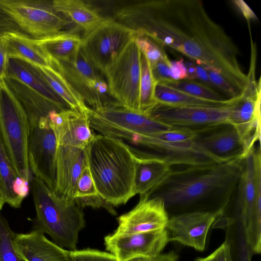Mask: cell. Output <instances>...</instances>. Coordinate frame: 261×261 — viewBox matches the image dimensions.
<instances>
[{
    "label": "cell",
    "instance_id": "obj_34",
    "mask_svg": "<svg viewBox=\"0 0 261 261\" xmlns=\"http://www.w3.org/2000/svg\"><path fill=\"white\" fill-rule=\"evenodd\" d=\"M97 195L99 194L87 162L79 178L74 198L90 197Z\"/></svg>",
    "mask_w": 261,
    "mask_h": 261
},
{
    "label": "cell",
    "instance_id": "obj_27",
    "mask_svg": "<svg viewBox=\"0 0 261 261\" xmlns=\"http://www.w3.org/2000/svg\"><path fill=\"white\" fill-rule=\"evenodd\" d=\"M155 98L158 103L178 107H223L231 105L241 97L215 101L199 98L170 87L163 83L156 84Z\"/></svg>",
    "mask_w": 261,
    "mask_h": 261
},
{
    "label": "cell",
    "instance_id": "obj_49",
    "mask_svg": "<svg viewBox=\"0 0 261 261\" xmlns=\"http://www.w3.org/2000/svg\"><path fill=\"white\" fill-rule=\"evenodd\" d=\"M7 31H13L9 28L0 24V35Z\"/></svg>",
    "mask_w": 261,
    "mask_h": 261
},
{
    "label": "cell",
    "instance_id": "obj_30",
    "mask_svg": "<svg viewBox=\"0 0 261 261\" xmlns=\"http://www.w3.org/2000/svg\"><path fill=\"white\" fill-rule=\"evenodd\" d=\"M156 84L152 75L149 62L142 53L139 92L140 112L149 115L151 110L158 103L154 96Z\"/></svg>",
    "mask_w": 261,
    "mask_h": 261
},
{
    "label": "cell",
    "instance_id": "obj_26",
    "mask_svg": "<svg viewBox=\"0 0 261 261\" xmlns=\"http://www.w3.org/2000/svg\"><path fill=\"white\" fill-rule=\"evenodd\" d=\"M29 64L37 75L67 105L70 109L86 113L88 107L57 70L53 67H42Z\"/></svg>",
    "mask_w": 261,
    "mask_h": 261
},
{
    "label": "cell",
    "instance_id": "obj_37",
    "mask_svg": "<svg viewBox=\"0 0 261 261\" xmlns=\"http://www.w3.org/2000/svg\"><path fill=\"white\" fill-rule=\"evenodd\" d=\"M73 201L76 204L82 208L86 206L93 208H102L112 215H117V212L113 207L114 206L106 201L99 195L87 197L76 198H74Z\"/></svg>",
    "mask_w": 261,
    "mask_h": 261
},
{
    "label": "cell",
    "instance_id": "obj_45",
    "mask_svg": "<svg viewBox=\"0 0 261 261\" xmlns=\"http://www.w3.org/2000/svg\"><path fill=\"white\" fill-rule=\"evenodd\" d=\"M0 24L9 28L13 31L20 32L17 25L1 8H0Z\"/></svg>",
    "mask_w": 261,
    "mask_h": 261
},
{
    "label": "cell",
    "instance_id": "obj_35",
    "mask_svg": "<svg viewBox=\"0 0 261 261\" xmlns=\"http://www.w3.org/2000/svg\"><path fill=\"white\" fill-rule=\"evenodd\" d=\"M70 256L72 261H117L110 253L90 248L70 251Z\"/></svg>",
    "mask_w": 261,
    "mask_h": 261
},
{
    "label": "cell",
    "instance_id": "obj_19",
    "mask_svg": "<svg viewBox=\"0 0 261 261\" xmlns=\"http://www.w3.org/2000/svg\"><path fill=\"white\" fill-rule=\"evenodd\" d=\"M87 164L86 148L57 145L54 193L67 202L73 201L79 178Z\"/></svg>",
    "mask_w": 261,
    "mask_h": 261
},
{
    "label": "cell",
    "instance_id": "obj_24",
    "mask_svg": "<svg viewBox=\"0 0 261 261\" xmlns=\"http://www.w3.org/2000/svg\"><path fill=\"white\" fill-rule=\"evenodd\" d=\"M197 140L206 150L221 159L231 161L245 158L243 142L232 125L199 134Z\"/></svg>",
    "mask_w": 261,
    "mask_h": 261
},
{
    "label": "cell",
    "instance_id": "obj_38",
    "mask_svg": "<svg viewBox=\"0 0 261 261\" xmlns=\"http://www.w3.org/2000/svg\"><path fill=\"white\" fill-rule=\"evenodd\" d=\"M171 61L169 58L162 59L150 66L153 78L157 83H165L173 80L171 77Z\"/></svg>",
    "mask_w": 261,
    "mask_h": 261
},
{
    "label": "cell",
    "instance_id": "obj_32",
    "mask_svg": "<svg viewBox=\"0 0 261 261\" xmlns=\"http://www.w3.org/2000/svg\"><path fill=\"white\" fill-rule=\"evenodd\" d=\"M15 234L7 221L0 214V261H24L15 248Z\"/></svg>",
    "mask_w": 261,
    "mask_h": 261
},
{
    "label": "cell",
    "instance_id": "obj_2",
    "mask_svg": "<svg viewBox=\"0 0 261 261\" xmlns=\"http://www.w3.org/2000/svg\"><path fill=\"white\" fill-rule=\"evenodd\" d=\"M243 167V160L235 159L173 170L154 196L163 199L167 211L182 213L195 211L196 207L197 211L199 206L203 211V205L207 211L206 204L212 203L225 210L237 189Z\"/></svg>",
    "mask_w": 261,
    "mask_h": 261
},
{
    "label": "cell",
    "instance_id": "obj_44",
    "mask_svg": "<svg viewBox=\"0 0 261 261\" xmlns=\"http://www.w3.org/2000/svg\"><path fill=\"white\" fill-rule=\"evenodd\" d=\"M195 66L196 68L197 79H198L200 81V82L210 87H213L214 89L207 73L204 68L201 65L196 64L195 63Z\"/></svg>",
    "mask_w": 261,
    "mask_h": 261
},
{
    "label": "cell",
    "instance_id": "obj_4",
    "mask_svg": "<svg viewBox=\"0 0 261 261\" xmlns=\"http://www.w3.org/2000/svg\"><path fill=\"white\" fill-rule=\"evenodd\" d=\"M36 213V228L60 247L77 250L79 234L86 226L83 208L58 196L39 178L30 181Z\"/></svg>",
    "mask_w": 261,
    "mask_h": 261
},
{
    "label": "cell",
    "instance_id": "obj_17",
    "mask_svg": "<svg viewBox=\"0 0 261 261\" xmlns=\"http://www.w3.org/2000/svg\"><path fill=\"white\" fill-rule=\"evenodd\" d=\"M224 210L192 211L176 214L169 218L166 229L170 242L174 241L196 250L205 249L210 228Z\"/></svg>",
    "mask_w": 261,
    "mask_h": 261
},
{
    "label": "cell",
    "instance_id": "obj_20",
    "mask_svg": "<svg viewBox=\"0 0 261 261\" xmlns=\"http://www.w3.org/2000/svg\"><path fill=\"white\" fill-rule=\"evenodd\" d=\"M49 121L57 145L84 149L95 136L86 113L67 109L54 113Z\"/></svg>",
    "mask_w": 261,
    "mask_h": 261
},
{
    "label": "cell",
    "instance_id": "obj_28",
    "mask_svg": "<svg viewBox=\"0 0 261 261\" xmlns=\"http://www.w3.org/2000/svg\"><path fill=\"white\" fill-rule=\"evenodd\" d=\"M35 40L52 59L57 60L72 58L78 53L82 44V37L74 31H67Z\"/></svg>",
    "mask_w": 261,
    "mask_h": 261
},
{
    "label": "cell",
    "instance_id": "obj_7",
    "mask_svg": "<svg viewBox=\"0 0 261 261\" xmlns=\"http://www.w3.org/2000/svg\"><path fill=\"white\" fill-rule=\"evenodd\" d=\"M4 80L23 105L30 123L47 117L52 111L70 109L24 61L9 58Z\"/></svg>",
    "mask_w": 261,
    "mask_h": 261
},
{
    "label": "cell",
    "instance_id": "obj_42",
    "mask_svg": "<svg viewBox=\"0 0 261 261\" xmlns=\"http://www.w3.org/2000/svg\"><path fill=\"white\" fill-rule=\"evenodd\" d=\"M233 2L246 18L248 24L250 23V20L257 19L255 13L245 2L242 0H235Z\"/></svg>",
    "mask_w": 261,
    "mask_h": 261
},
{
    "label": "cell",
    "instance_id": "obj_3",
    "mask_svg": "<svg viewBox=\"0 0 261 261\" xmlns=\"http://www.w3.org/2000/svg\"><path fill=\"white\" fill-rule=\"evenodd\" d=\"M88 165L98 194L113 206L135 196V158L123 141L95 135L86 148Z\"/></svg>",
    "mask_w": 261,
    "mask_h": 261
},
{
    "label": "cell",
    "instance_id": "obj_33",
    "mask_svg": "<svg viewBox=\"0 0 261 261\" xmlns=\"http://www.w3.org/2000/svg\"><path fill=\"white\" fill-rule=\"evenodd\" d=\"M133 38L141 53L148 60L151 67L159 61L168 58L164 48L148 37L134 35Z\"/></svg>",
    "mask_w": 261,
    "mask_h": 261
},
{
    "label": "cell",
    "instance_id": "obj_29",
    "mask_svg": "<svg viewBox=\"0 0 261 261\" xmlns=\"http://www.w3.org/2000/svg\"><path fill=\"white\" fill-rule=\"evenodd\" d=\"M17 177L0 135V187L5 203L16 208H19L22 203L12 190L13 183Z\"/></svg>",
    "mask_w": 261,
    "mask_h": 261
},
{
    "label": "cell",
    "instance_id": "obj_31",
    "mask_svg": "<svg viewBox=\"0 0 261 261\" xmlns=\"http://www.w3.org/2000/svg\"><path fill=\"white\" fill-rule=\"evenodd\" d=\"M163 84L191 95L205 99L223 101L226 99L213 88L195 80H171Z\"/></svg>",
    "mask_w": 261,
    "mask_h": 261
},
{
    "label": "cell",
    "instance_id": "obj_47",
    "mask_svg": "<svg viewBox=\"0 0 261 261\" xmlns=\"http://www.w3.org/2000/svg\"><path fill=\"white\" fill-rule=\"evenodd\" d=\"M152 261H178L177 255L173 251L161 253Z\"/></svg>",
    "mask_w": 261,
    "mask_h": 261
},
{
    "label": "cell",
    "instance_id": "obj_23",
    "mask_svg": "<svg viewBox=\"0 0 261 261\" xmlns=\"http://www.w3.org/2000/svg\"><path fill=\"white\" fill-rule=\"evenodd\" d=\"M0 41L9 58H15L42 67H53V59L36 40L18 31L0 35Z\"/></svg>",
    "mask_w": 261,
    "mask_h": 261
},
{
    "label": "cell",
    "instance_id": "obj_11",
    "mask_svg": "<svg viewBox=\"0 0 261 261\" xmlns=\"http://www.w3.org/2000/svg\"><path fill=\"white\" fill-rule=\"evenodd\" d=\"M53 68L64 76L89 108L100 109L115 100L102 74L90 62L82 47L70 59H53Z\"/></svg>",
    "mask_w": 261,
    "mask_h": 261
},
{
    "label": "cell",
    "instance_id": "obj_36",
    "mask_svg": "<svg viewBox=\"0 0 261 261\" xmlns=\"http://www.w3.org/2000/svg\"><path fill=\"white\" fill-rule=\"evenodd\" d=\"M206 71L213 88L222 92L227 99H233L241 96L233 87L219 73L216 71L203 66Z\"/></svg>",
    "mask_w": 261,
    "mask_h": 261
},
{
    "label": "cell",
    "instance_id": "obj_43",
    "mask_svg": "<svg viewBox=\"0 0 261 261\" xmlns=\"http://www.w3.org/2000/svg\"><path fill=\"white\" fill-rule=\"evenodd\" d=\"M9 58L6 51L0 41V79L4 80L6 76Z\"/></svg>",
    "mask_w": 261,
    "mask_h": 261
},
{
    "label": "cell",
    "instance_id": "obj_40",
    "mask_svg": "<svg viewBox=\"0 0 261 261\" xmlns=\"http://www.w3.org/2000/svg\"><path fill=\"white\" fill-rule=\"evenodd\" d=\"M170 71L173 80H183L188 78L187 70L183 58L171 61Z\"/></svg>",
    "mask_w": 261,
    "mask_h": 261
},
{
    "label": "cell",
    "instance_id": "obj_14",
    "mask_svg": "<svg viewBox=\"0 0 261 261\" xmlns=\"http://www.w3.org/2000/svg\"><path fill=\"white\" fill-rule=\"evenodd\" d=\"M57 143L47 117L29 122L28 159L31 172L54 192Z\"/></svg>",
    "mask_w": 261,
    "mask_h": 261
},
{
    "label": "cell",
    "instance_id": "obj_50",
    "mask_svg": "<svg viewBox=\"0 0 261 261\" xmlns=\"http://www.w3.org/2000/svg\"><path fill=\"white\" fill-rule=\"evenodd\" d=\"M153 260L143 257L136 258L128 261H152Z\"/></svg>",
    "mask_w": 261,
    "mask_h": 261
},
{
    "label": "cell",
    "instance_id": "obj_15",
    "mask_svg": "<svg viewBox=\"0 0 261 261\" xmlns=\"http://www.w3.org/2000/svg\"><path fill=\"white\" fill-rule=\"evenodd\" d=\"M132 143L151 150L150 153L164 159L172 166H204L230 161L215 155L203 147L197 139L173 142L162 139L154 133L138 136Z\"/></svg>",
    "mask_w": 261,
    "mask_h": 261
},
{
    "label": "cell",
    "instance_id": "obj_9",
    "mask_svg": "<svg viewBox=\"0 0 261 261\" xmlns=\"http://www.w3.org/2000/svg\"><path fill=\"white\" fill-rule=\"evenodd\" d=\"M2 9L20 31L39 40L60 33L71 22L44 0H0Z\"/></svg>",
    "mask_w": 261,
    "mask_h": 261
},
{
    "label": "cell",
    "instance_id": "obj_25",
    "mask_svg": "<svg viewBox=\"0 0 261 261\" xmlns=\"http://www.w3.org/2000/svg\"><path fill=\"white\" fill-rule=\"evenodd\" d=\"M51 2L56 11L67 17L77 28L82 29L84 35L93 30L104 19L95 9L82 1L54 0Z\"/></svg>",
    "mask_w": 261,
    "mask_h": 261
},
{
    "label": "cell",
    "instance_id": "obj_10",
    "mask_svg": "<svg viewBox=\"0 0 261 261\" xmlns=\"http://www.w3.org/2000/svg\"><path fill=\"white\" fill-rule=\"evenodd\" d=\"M141 57L133 38L106 67L103 74L111 97L126 108L138 112Z\"/></svg>",
    "mask_w": 261,
    "mask_h": 261
},
{
    "label": "cell",
    "instance_id": "obj_8",
    "mask_svg": "<svg viewBox=\"0 0 261 261\" xmlns=\"http://www.w3.org/2000/svg\"><path fill=\"white\" fill-rule=\"evenodd\" d=\"M86 114L92 129L103 136L129 142L138 136L171 127L149 114L129 109L116 100L98 110L88 107Z\"/></svg>",
    "mask_w": 261,
    "mask_h": 261
},
{
    "label": "cell",
    "instance_id": "obj_1",
    "mask_svg": "<svg viewBox=\"0 0 261 261\" xmlns=\"http://www.w3.org/2000/svg\"><path fill=\"white\" fill-rule=\"evenodd\" d=\"M110 16L160 46L184 55L196 64L221 74L240 95L247 76L238 61L239 50L221 25L214 21L200 0L115 1Z\"/></svg>",
    "mask_w": 261,
    "mask_h": 261
},
{
    "label": "cell",
    "instance_id": "obj_6",
    "mask_svg": "<svg viewBox=\"0 0 261 261\" xmlns=\"http://www.w3.org/2000/svg\"><path fill=\"white\" fill-rule=\"evenodd\" d=\"M237 207L245 242L253 253L261 252V152L259 145L243 160L237 188Z\"/></svg>",
    "mask_w": 261,
    "mask_h": 261
},
{
    "label": "cell",
    "instance_id": "obj_48",
    "mask_svg": "<svg viewBox=\"0 0 261 261\" xmlns=\"http://www.w3.org/2000/svg\"><path fill=\"white\" fill-rule=\"evenodd\" d=\"M5 203L4 196L0 187V210L3 208Z\"/></svg>",
    "mask_w": 261,
    "mask_h": 261
},
{
    "label": "cell",
    "instance_id": "obj_12",
    "mask_svg": "<svg viewBox=\"0 0 261 261\" xmlns=\"http://www.w3.org/2000/svg\"><path fill=\"white\" fill-rule=\"evenodd\" d=\"M234 103L207 107L172 106L158 102L149 115L171 127L185 128L200 134L230 125V117Z\"/></svg>",
    "mask_w": 261,
    "mask_h": 261
},
{
    "label": "cell",
    "instance_id": "obj_22",
    "mask_svg": "<svg viewBox=\"0 0 261 261\" xmlns=\"http://www.w3.org/2000/svg\"><path fill=\"white\" fill-rule=\"evenodd\" d=\"M14 245L24 261H72L70 251L49 241L35 227L27 233H15Z\"/></svg>",
    "mask_w": 261,
    "mask_h": 261
},
{
    "label": "cell",
    "instance_id": "obj_5",
    "mask_svg": "<svg viewBox=\"0 0 261 261\" xmlns=\"http://www.w3.org/2000/svg\"><path fill=\"white\" fill-rule=\"evenodd\" d=\"M29 134V120L23 105L5 81L0 79V135L16 175L30 182Z\"/></svg>",
    "mask_w": 261,
    "mask_h": 261
},
{
    "label": "cell",
    "instance_id": "obj_39",
    "mask_svg": "<svg viewBox=\"0 0 261 261\" xmlns=\"http://www.w3.org/2000/svg\"><path fill=\"white\" fill-rule=\"evenodd\" d=\"M195 261H233L229 241L226 240L209 255L198 257Z\"/></svg>",
    "mask_w": 261,
    "mask_h": 261
},
{
    "label": "cell",
    "instance_id": "obj_21",
    "mask_svg": "<svg viewBox=\"0 0 261 261\" xmlns=\"http://www.w3.org/2000/svg\"><path fill=\"white\" fill-rule=\"evenodd\" d=\"M131 148L135 158V194L150 197L171 174L172 165L149 152Z\"/></svg>",
    "mask_w": 261,
    "mask_h": 261
},
{
    "label": "cell",
    "instance_id": "obj_16",
    "mask_svg": "<svg viewBox=\"0 0 261 261\" xmlns=\"http://www.w3.org/2000/svg\"><path fill=\"white\" fill-rule=\"evenodd\" d=\"M169 242L167 229L124 234L113 233L104 238L106 250L117 261H128L138 257L153 260Z\"/></svg>",
    "mask_w": 261,
    "mask_h": 261
},
{
    "label": "cell",
    "instance_id": "obj_46",
    "mask_svg": "<svg viewBox=\"0 0 261 261\" xmlns=\"http://www.w3.org/2000/svg\"><path fill=\"white\" fill-rule=\"evenodd\" d=\"M253 254L245 242H243L240 247L238 261H251Z\"/></svg>",
    "mask_w": 261,
    "mask_h": 261
},
{
    "label": "cell",
    "instance_id": "obj_18",
    "mask_svg": "<svg viewBox=\"0 0 261 261\" xmlns=\"http://www.w3.org/2000/svg\"><path fill=\"white\" fill-rule=\"evenodd\" d=\"M130 211L117 218L116 234L161 230L166 229L168 214L162 199L158 196H140Z\"/></svg>",
    "mask_w": 261,
    "mask_h": 261
},
{
    "label": "cell",
    "instance_id": "obj_13",
    "mask_svg": "<svg viewBox=\"0 0 261 261\" xmlns=\"http://www.w3.org/2000/svg\"><path fill=\"white\" fill-rule=\"evenodd\" d=\"M135 33L109 17L82 37V49L94 67L102 74Z\"/></svg>",
    "mask_w": 261,
    "mask_h": 261
},
{
    "label": "cell",
    "instance_id": "obj_41",
    "mask_svg": "<svg viewBox=\"0 0 261 261\" xmlns=\"http://www.w3.org/2000/svg\"><path fill=\"white\" fill-rule=\"evenodd\" d=\"M12 190L15 195L22 201L29 193V182L22 178L17 177L13 183Z\"/></svg>",
    "mask_w": 261,
    "mask_h": 261
}]
</instances>
